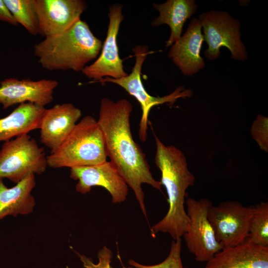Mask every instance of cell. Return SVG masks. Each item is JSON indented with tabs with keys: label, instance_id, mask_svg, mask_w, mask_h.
<instances>
[{
	"label": "cell",
	"instance_id": "6da1fadb",
	"mask_svg": "<svg viewBox=\"0 0 268 268\" xmlns=\"http://www.w3.org/2000/svg\"><path fill=\"white\" fill-rule=\"evenodd\" d=\"M132 110V104L126 99L114 101L104 97L100 102L97 122L110 162L133 190L147 219L142 185L148 184L159 191L162 185L153 178L145 154L133 138L130 125Z\"/></svg>",
	"mask_w": 268,
	"mask_h": 268
},
{
	"label": "cell",
	"instance_id": "7a4b0ae2",
	"mask_svg": "<svg viewBox=\"0 0 268 268\" xmlns=\"http://www.w3.org/2000/svg\"><path fill=\"white\" fill-rule=\"evenodd\" d=\"M154 162L161 172L160 181L166 190L169 208L165 216L151 228L153 235L169 234L174 240L181 238L189 219L185 208L187 189L194 185L195 177L189 170L186 158L174 145H165L156 135Z\"/></svg>",
	"mask_w": 268,
	"mask_h": 268
},
{
	"label": "cell",
	"instance_id": "3957f363",
	"mask_svg": "<svg viewBox=\"0 0 268 268\" xmlns=\"http://www.w3.org/2000/svg\"><path fill=\"white\" fill-rule=\"evenodd\" d=\"M102 44L80 19L64 33L45 37L36 44L34 52L45 69L78 72L97 59Z\"/></svg>",
	"mask_w": 268,
	"mask_h": 268
},
{
	"label": "cell",
	"instance_id": "277c9868",
	"mask_svg": "<svg viewBox=\"0 0 268 268\" xmlns=\"http://www.w3.org/2000/svg\"><path fill=\"white\" fill-rule=\"evenodd\" d=\"M104 137L97 121L84 117L54 152L47 156L48 166L53 168L92 166L107 161Z\"/></svg>",
	"mask_w": 268,
	"mask_h": 268
},
{
	"label": "cell",
	"instance_id": "5b68a950",
	"mask_svg": "<svg viewBox=\"0 0 268 268\" xmlns=\"http://www.w3.org/2000/svg\"><path fill=\"white\" fill-rule=\"evenodd\" d=\"M47 166L44 148L28 134L4 141L0 148V179L17 184L30 174H42Z\"/></svg>",
	"mask_w": 268,
	"mask_h": 268
},
{
	"label": "cell",
	"instance_id": "8992f818",
	"mask_svg": "<svg viewBox=\"0 0 268 268\" xmlns=\"http://www.w3.org/2000/svg\"><path fill=\"white\" fill-rule=\"evenodd\" d=\"M198 19L204 41L208 45L204 52L207 59H216L221 47L230 51L231 59L243 61L247 59L246 48L241 40L240 23L237 19L226 11L211 10L202 13Z\"/></svg>",
	"mask_w": 268,
	"mask_h": 268
},
{
	"label": "cell",
	"instance_id": "52a82bcc",
	"mask_svg": "<svg viewBox=\"0 0 268 268\" xmlns=\"http://www.w3.org/2000/svg\"><path fill=\"white\" fill-rule=\"evenodd\" d=\"M133 51L134 54L135 62L130 74L118 79L105 77L98 82L102 84L111 82L117 84L134 96L139 103L142 115L139 124L138 135L140 139L145 142L147 135L148 116L151 108L164 103L173 105L179 98L190 97L192 92L191 90L185 89L184 87L180 86L172 93L163 97H155L150 95L145 89L141 79L142 65L150 52L147 46L143 45L135 46Z\"/></svg>",
	"mask_w": 268,
	"mask_h": 268
},
{
	"label": "cell",
	"instance_id": "ba28073f",
	"mask_svg": "<svg viewBox=\"0 0 268 268\" xmlns=\"http://www.w3.org/2000/svg\"><path fill=\"white\" fill-rule=\"evenodd\" d=\"M185 204L189 219L183 236L186 247L197 261L207 262L223 248L216 239L208 219V211L212 202L207 198L197 200L188 198Z\"/></svg>",
	"mask_w": 268,
	"mask_h": 268
},
{
	"label": "cell",
	"instance_id": "9c48e42d",
	"mask_svg": "<svg viewBox=\"0 0 268 268\" xmlns=\"http://www.w3.org/2000/svg\"><path fill=\"white\" fill-rule=\"evenodd\" d=\"M254 206L227 201L209 208L207 216L216 239L224 247L236 246L248 238Z\"/></svg>",
	"mask_w": 268,
	"mask_h": 268
},
{
	"label": "cell",
	"instance_id": "30bf717a",
	"mask_svg": "<svg viewBox=\"0 0 268 268\" xmlns=\"http://www.w3.org/2000/svg\"><path fill=\"white\" fill-rule=\"evenodd\" d=\"M123 6L114 4L110 6L108 16L109 22L107 36L102 44L101 53L96 60L86 66L82 72L93 82L110 77L118 79L128 74L124 69L123 60L120 58L117 38L120 24L124 19Z\"/></svg>",
	"mask_w": 268,
	"mask_h": 268
},
{
	"label": "cell",
	"instance_id": "8fae6325",
	"mask_svg": "<svg viewBox=\"0 0 268 268\" xmlns=\"http://www.w3.org/2000/svg\"><path fill=\"white\" fill-rule=\"evenodd\" d=\"M38 21L39 34L57 35L70 28L87 8L82 0H33Z\"/></svg>",
	"mask_w": 268,
	"mask_h": 268
},
{
	"label": "cell",
	"instance_id": "7c38bea8",
	"mask_svg": "<svg viewBox=\"0 0 268 268\" xmlns=\"http://www.w3.org/2000/svg\"><path fill=\"white\" fill-rule=\"evenodd\" d=\"M69 176L77 181L75 190L81 194L90 192L93 187L98 186L109 193L114 203L123 202L127 199L129 186L110 161L71 168Z\"/></svg>",
	"mask_w": 268,
	"mask_h": 268
},
{
	"label": "cell",
	"instance_id": "4fadbf2b",
	"mask_svg": "<svg viewBox=\"0 0 268 268\" xmlns=\"http://www.w3.org/2000/svg\"><path fill=\"white\" fill-rule=\"evenodd\" d=\"M58 84V81L50 79L6 78L0 82V104L3 109L25 103L45 107L52 101Z\"/></svg>",
	"mask_w": 268,
	"mask_h": 268
},
{
	"label": "cell",
	"instance_id": "5bb4252c",
	"mask_svg": "<svg viewBox=\"0 0 268 268\" xmlns=\"http://www.w3.org/2000/svg\"><path fill=\"white\" fill-rule=\"evenodd\" d=\"M81 116V110L73 104H56L46 109L40 129V141L51 152L55 151L72 131Z\"/></svg>",
	"mask_w": 268,
	"mask_h": 268
},
{
	"label": "cell",
	"instance_id": "9a60e30c",
	"mask_svg": "<svg viewBox=\"0 0 268 268\" xmlns=\"http://www.w3.org/2000/svg\"><path fill=\"white\" fill-rule=\"evenodd\" d=\"M204 41L201 26L196 17H193L187 30L171 47L168 57L184 75H192L205 66L200 55Z\"/></svg>",
	"mask_w": 268,
	"mask_h": 268
},
{
	"label": "cell",
	"instance_id": "2e32d148",
	"mask_svg": "<svg viewBox=\"0 0 268 268\" xmlns=\"http://www.w3.org/2000/svg\"><path fill=\"white\" fill-rule=\"evenodd\" d=\"M203 268H268V247L245 241L224 247Z\"/></svg>",
	"mask_w": 268,
	"mask_h": 268
},
{
	"label": "cell",
	"instance_id": "e0dca14e",
	"mask_svg": "<svg viewBox=\"0 0 268 268\" xmlns=\"http://www.w3.org/2000/svg\"><path fill=\"white\" fill-rule=\"evenodd\" d=\"M36 185L34 174H30L8 188L0 179V220L7 216H17L32 213L36 205L32 191Z\"/></svg>",
	"mask_w": 268,
	"mask_h": 268
},
{
	"label": "cell",
	"instance_id": "ac0fdd59",
	"mask_svg": "<svg viewBox=\"0 0 268 268\" xmlns=\"http://www.w3.org/2000/svg\"><path fill=\"white\" fill-rule=\"evenodd\" d=\"M46 109L32 103L19 104L7 116L0 118V141L39 129Z\"/></svg>",
	"mask_w": 268,
	"mask_h": 268
},
{
	"label": "cell",
	"instance_id": "d6986e66",
	"mask_svg": "<svg viewBox=\"0 0 268 268\" xmlns=\"http://www.w3.org/2000/svg\"><path fill=\"white\" fill-rule=\"evenodd\" d=\"M153 7L158 11L159 15L151 22V26L166 24L170 28V35L166 42L167 47L180 38L184 23L198 7L194 0H168L163 3H153Z\"/></svg>",
	"mask_w": 268,
	"mask_h": 268
},
{
	"label": "cell",
	"instance_id": "ffe728a7",
	"mask_svg": "<svg viewBox=\"0 0 268 268\" xmlns=\"http://www.w3.org/2000/svg\"><path fill=\"white\" fill-rule=\"evenodd\" d=\"M18 24L30 34H39L38 21L33 0H3Z\"/></svg>",
	"mask_w": 268,
	"mask_h": 268
},
{
	"label": "cell",
	"instance_id": "44dd1931",
	"mask_svg": "<svg viewBox=\"0 0 268 268\" xmlns=\"http://www.w3.org/2000/svg\"><path fill=\"white\" fill-rule=\"evenodd\" d=\"M246 241L268 247V202L262 201L254 205Z\"/></svg>",
	"mask_w": 268,
	"mask_h": 268
},
{
	"label": "cell",
	"instance_id": "7402d4cb",
	"mask_svg": "<svg viewBox=\"0 0 268 268\" xmlns=\"http://www.w3.org/2000/svg\"><path fill=\"white\" fill-rule=\"evenodd\" d=\"M181 238L174 240L168 256L162 262L154 265H144L133 260L129 261L130 265L135 268H184L181 259Z\"/></svg>",
	"mask_w": 268,
	"mask_h": 268
},
{
	"label": "cell",
	"instance_id": "603a6c76",
	"mask_svg": "<svg viewBox=\"0 0 268 268\" xmlns=\"http://www.w3.org/2000/svg\"><path fill=\"white\" fill-rule=\"evenodd\" d=\"M254 139L265 151H268V118L259 115L251 130Z\"/></svg>",
	"mask_w": 268,
	"mask_h": 268
},
{
	"label": "cell",
	"instance_id": "cb8c5ba5",
	"mask_svg": "<svg viewBox=\"0 0 268 268\" xmlns=\"http://www.w3.org/2000/svg\"><path fill=\"white\" fill-rule=\"evenodd\" d=\"M77 255L85 268H112L111 263L113 253L109 248L105 246H103L98 252V262L97 264H94L90 258L84 255L79 253H77Z\"/></svg>",
	"mask_w": 268,
	"mask_h": 268
},
{
	"label": "cell",
	"instance_id": "d4e9b609",
	"mask_svg": "<svg viewBox=\"0 0 268 268\" xmlns=\"http://www.w3.org/2000/svg\"><path fill=\"white\" fill-rule=\"evenodd\" d=\"M0 21H4L15 26L18 24L6 5L3 0H0Z\"/></svg>",
	"mask_w": 268,
	"mask_h": 268
},
{
	"label": "cell",
	"instance_id": "484cf974",
	"mask_svg": "<svg viewBox=\"0 0 268 268\" xmlns=\"http://www.w3.org/2000/svg\"></svg>",
	"mask_w": 268,
	"mask_h": 268
}]
</instances>
